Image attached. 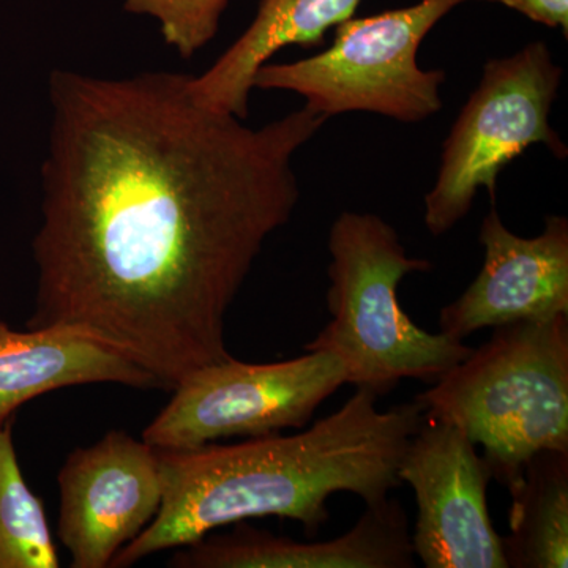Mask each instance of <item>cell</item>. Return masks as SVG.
<instances>
[{"mask_svg":"<svg viewBox=\"0 0 568 568\" xmlns=\"http://www.w3.org/2000/svg\"><path fill=\"white\" fill-rule=\"evenodd\" d=\"M48 97L28 328L80 331L162 388L230 358L227 312L293 216L294 155L327 119L304 106L252 129L168 71L54 70Z\"/></svg>","mask_w":568,"mask_h":568,"instance_id":"obj_1","label":"cell"},{"mask_svg":"<svg viewBox=\"0 0 568 568\" xmlns=\"http://www.w3.org/2000/svg\"><path fill=\"white\" fill-rule=\"evenodd\" d=\"M365 388L331 416L293 436L248 437L233 446L159 450L163 500L140 536L111 567H130L164 549L189 547L213 530L252 518L278 517L315 537L331 518L336 493L383 503L402 485L398 466L424 424L417 399L387 410Z\"/></svg>","mask_w":568,"mask_h":568,"instance_id":"obj_2","label":"cell"},{"mask_svg":"<svg viewBox=\"0 0 568 568\" xmlns=\"http://www.w3.org/2000/svg\"><path fill=\"white\" fill-rule=\"evenodd\" d=\"M429 386L416 396L425 418L462 429L514 491L534 455L568 450V315L495 327Z\"/></svg>","mask_w":568,"mask_h":568,"instance_id":"obj_3","label":"cell"},{"mask_svg":"<svg viewBox=\"0 0 568 568\" xmlns=\"http://www.w3.org/2000/svg\"><path fill=\"white\" fill-rule=\"evenodd\" d=\"M327 306L331 323L306 343L338 358L346 384L376 396L405 379L436 383L473 347L443 332L418 327L398 301L406 275L432 271V263L407 256L395 227L373 213L343 212L328 234Z\"/></svg>","mask_w":568,"mask_h":568,"instance_id":"obj_4","label":"cell"},{"mask_svg":"<svg viewBox=\"0 0 568 568\" xmlns=\"http://www.w3.org/2000/svg\"><path fill=\"white\" fill-rule=\"evenodd\" d=\"M467 0H420L406 9L351 18L336 26L321 54L291 63H264L253 89L298 93L325 119L375 112L405 123L426 121L443 108V70L417 62L422 41L437 22Z\"/></svg>","mask_w":568,"mask_h":568,"instance_id":"obj_5","label":"cell"},{"mask_svg":"<svg viewBox=\"0 0 568 568\" xmlns=\"http://www.w3.org/2000/svg\"><path fill=\"white\" fill-rule=\"evenodd\" d=\"M562 67L544 41L485 63L480 84L444 142L435 186L425 196L424 222L439 237L473 207L478 190L496 200L497 178L530 145L545 144L558 159L567 148L549 125Z\"/></svg>","mask_w":568,"mask_h":568,"instance_id":"obj_6","label":"cell"},{"mask_svg":"<svg viewBox=\"0 0 568 568\" xmlns=\"http://www.w3.org/2000/svg\"><path fill=\"white\" fill-rule=\"evenodd\" d=\"M345 384V368L323 351L275 364H246L231 355L183 377L142 440L159 450H193L226 437L301 429Z\"/></svg>","mask_w":568,"mask_h":568,"instance_id":"obj_7","label":"cell"},{"mask_svg":"<svg viewBox=\"0 0 568 568\" xmlns=\"http://www.w3.org/2000/svg\"><path fill=\"white\" fill-rule=\"evenodd\" d=\"M398 478L416 496L410 538L424 567L508 568L489 517L491 470L462 429L424 418L407 443Z\"/></svg>","mask_w":568,"mask_h":568,"instance_id":"obj_8","label":"cell"},{"mask_svg":"<svg viewBox=\"0 0 568 568\" xmlns=\"http://www.w3.org/2000/svg\"><path fill=\"white\" fill-rule=\"evenodd\" d=\"M58 484V534L73 568L111 567L162 507L156 448L118 429L91 447L71 452Z\"/></svg>","mask_w":568,"mask_h":568,"instance_id":"obj_9","label":"cell"},{"mask_svg":"<svg viewBox=\"0 0 568 568\" xmlns=\"http://www.w3.org/2000/svg\"><path fill=\"white\" fill-rule=\"evenodd\" d=\"M484 265L439 315L443 334L465 342L481 328L568 315V220L548 216L544 233H511L493 207L480 227Z\"/></svg>","mask_w":568,"mask_h":568,"instance_id":"obj_10","label":"cell"},{"mask_svg":"<svg viewBox=\"0 0 568 568\" xmlns=\"http://www.w3.org/2000/svg\"><path fill=\"white\" fill-rule=\"evenodd\" d=\"M181 568H414L413 538L405 507L392 497L365 511L353 528L327 541H295L246 521L223 536H205L179 548Z\"/></svg>","mask_w":568,"mask_h":568,"instance_id":"obj_11","label":"cell"},{"mask_svg":"<svg viewBox=\"0 0 568 568\" xmlns=\"http://www.w3.org/2000/svg\"><path fill=\"white\" fill-rule=\"evenodd\" d=\"M88 384L162 388L132 361L80 331L44 327L18 332L0 321V426L40 395Z\"/></svg>","mask_w":568,"mask_h":568,"instance_id":"obj_12","label":"cell"},{"mask_svg":"<svg viewBox=\"0 0 568 568\" xmlns=\"http://www.w3.org/2000/svg\"><path fill=\"white\" fill-rule=\"evenodd\" d=\"M362 0H261L260 9L230 50L201 77H190L193 95L205 106L248 115L256 71L286 47L312 48L325 32L354 17Z\"/></svg>","mask_w":568,"mask_h":568,"instance_id":"obj_13","label":"cell"},{"mask_svg":"<svg viewBox=\"0 0 568 568\" xmlns=\"http://www.w3.org/2000/svg\"><path fill=\"white\" fill-rule=\"evenodd\" d=\"M510 496V534L503 537L508 568H567L568 450L534 455Z\"/></svg>","mask_w":568,"mask_h":568,"instance_id":"obj_14","label":"cell"},{"mask_svg":"<svg viewBox=\"0 0 568 568\" xmlns=\"http://www.w3.org/2000/svg\"><path fill=\"white\" fill-rule=\"evenodd\" d=\"M43 503L22 477L13 418L0 426V568H58Z\"/></svg>","mask_w":568,"mask_h":568,"instance_id":"obj_15","label":"cell"},{"mask_svg":"<svg viewBox=\"0 0 568 568\" xmlns=\"http://www.w3.org/2000/svg\"><path fill=\"white\" fill-rule=\"evenodd\" d=\"M230 0H123L125 10L159 21L164 43L183 59L211 43Z\"/></svg>","mask_w":568,"mask_h":568,"instance_id":"obj_16","label":"cell"},{"mask_svg":"<svg viewBox=\"0 0 568 568\" xmlns=\"http://www.w3.org/2000/svg\"><path fill=\"white\" fill-rule=\"evenodd\" d=\"M484 2L500 3L547 28L560 29L567 39L568 0H484Z\"/></svg>","mask_w":568,"mask_h":568,"instance_id":"obj_17","label":"cell"}]
</instances>
